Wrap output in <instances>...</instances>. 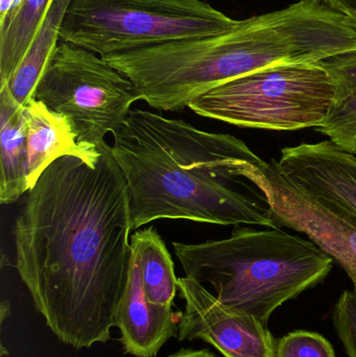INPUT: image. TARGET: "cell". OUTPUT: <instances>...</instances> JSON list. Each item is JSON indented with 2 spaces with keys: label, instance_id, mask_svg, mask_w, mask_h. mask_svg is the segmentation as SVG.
Here are the masks:
<instances>
[{
  "label": "cell",
  "instance_id": "cell-1",
  "mask_svg": "<svg viewBox=\"0 0 356 357\" xmlns=\"http://www.w3.org/2000/svg\"><path fill=\"white\" fill-rule=\"evenodd\" d=\"M131 199L111 146L98 165L63 156L27 191L13 227L17 272L59 340L111 339L129 282Z\"/></svg>",
  "mask_w": 356,
  "mask_h": 357
},
{
  "label": "cell",
  "instance_id": "cell-2",
  "mask_svg": "<svg viewBox=\"0 0 356 357\" xmlns=\"http://www.w3.org/2000/svg\"><path fill=\"white\" fill-rule=\"evenodd\" d=\"M112 135L133 231L158 220L275 228L265 193L242 175L258 158L242 140L139 108Z\"/></svg>",
  "mask_w": 356,
  "mask_h": 357
},
{
  "label": "cell",
  "instance_id": "cell-3",
  "mask_svg": "<svg viewBox=\"0 0 356 357\" xmlns=\"http://www.w3.org/2000/svg\"><path fill=\"white\" fill-rule=\"evenodd\" d=\"M173 245L185 277L265 326L279 306L323 281L334 261L314 241L277 228L238 225L225 239Z\"/></svg>",
  "mask_w": 356,
  "mask_h": 357
},
{
  "label": "cell",
  "instance_id": "cell-4",
  "mask_svg": "<svg viewBox=\"0 0 356 357\" xmlns=\"http://www.w3.org/2000/svg\"><path fill=\"white\" fill-rule=\"evenodd\" d=\"M238 23L202 0H71L60 39L106 56L225 33Z\"/></svg>",
  "mask_w": 356,
  "mask_h": 357
},
{
  "label": "cell",
  "instance_id": "cell-5",
  "mask_svg": "<svg viewBox=\"0 0 356 357\" xmlns=\"http://www.w3.org/2000/svg\"><path fill=\"white\" fill-rule=\"evenodd\" d=\"M338 100V85L321 65L261 69L213 88L188 108L203 117L271 131L319 128Z\"/></svg>",
  "mask_w": 356,
  "mask_h": 357
},
{
  "label": "cell",
  "instance_id": "cell-6",
  "mask_svg": "<svg viewBox=\"0 0 356 357\" xmlns=\"http://www.w3.org/2000/svg\"><path fill=\"white\" fill-rule=\"evenodd\" d=\"M33 100L65 117L77 142L100 149L142 100L134 84L98 54L61 41L52 54Z\"/></svg>",
  "mask_w": 356,
  "mask_h": 357
},
{
  "label": "cell",
  "instance_id": "cell-7",
  "mask_svg": "<svg viewBox=\"0 0 356 357\" xmlns=\"http://www.w3.org/2000/svg\"><path fill=\"white\" fill-rule=\"evenodd\" d=\"M242 174L265 193L275 228L304 233L344 268L356 295V214L303 188L276 160L248 161Z\"/></svg>",
  "mask_w": 356,
  "mask_h": 357
},
{
  "label": "cell",
  "instance_id": "cell-8",
  "mask_svg": "<svg viewBox=\"0 0 356 357\" xmlns=\"http://www.w3.org/2000/svg\"><path fill=\"white\" fill-rule=\"evenodd\" d=\"M178 291L185 302L179 341L202 340L224 357H276L277 342L263 323L223 305L187 277L178 278Z\"/></svg>",
  "mask_w": 356,
  "mask_h": 357
},
{
  "label": "cell",
  "instance_id": "cell-9",
  "mask_svg": "<svg viewBox=\"0 0 356 357\" xmlns=\"http://www.w3.org/2000/svg\"><path fill=\"white\" fill-rule=\"evenodd\" d=\"M278 167L309 192L356 214V155L332 140L300 144L281 151Z\"/></svg>",
  "mask_w": 356,
  "mask_h": 357
},
{
  "label": "cell",
  "instance_id": "cell-10",
  "mask_svg": "<svg viewBox=\"0 0 356 357\" xmlns=\"http://www.w3.org/2000/svg\"><path fill=\"white\" fill-rule=\"evenodd\" d=\"M181 312L153 305L142 287L139 260L132 250L129 282L115 314L123 349L136 357H155L171 337H178Z\"/></svg>",
  "mask_w": 356,
  "mask_h": 357
},
{
  "label": "cell",
  "instance_id": "cell-11",
  "mask_svg": "<svg viewBox=\"0 0 356 357\" xmlns=\"http://www.w3.org/2000/svg\"><path fill=\"white\" fill-rule=\"evenodd\" d=\"M27 135V180L29 189L56 159L75 156L92 167L98 165L100 148L83 146L77 142L65 117L50 111L45 105L31 100L24 108Z\"/></svg>",
  "mask_w": 356,
  "mask_h": 357
},
{
  "label": "cell",
  "instance_id": "cell-12",
  "mask_svg": "<svg viewBox=\"0 0 356 357\" xmlns=\"http://www.w3.org/2000/svg\"><path fill=\"white\" fill-rule=\"evenodd\" d=\"M25 107L0 86V202L14 204L29 190Z\"/></svg>",
  "mask_w": 356,
  "mask_h": 357
},
{
  "label": "cell",
  "instance_id": "cell-13",
  "mask_svg": "<svg viewBox=\"0 0 356 357\" xmlns=\"http://www.w3.org/2000/svg\"><path fill=\"white\" fill-rule=\"evenodd\" d=\"M70 1L52 0L20 64L13 73L10 81L0 85L6 86L15 100L22 107H26L33 100L38 83L56 46L60 43L61 27Z\"/></svg>",
  "mask_w": 356,
  "mask_h": 357
},
{
  "label": "cell",
  "instance_id": "cell-14",
  "mask_svg": "<svg viewBox=\"0 0 356 357\" xmlns=\"http://www.w3.org/2000/svg\"><path fill=\"white\" fill-rule=\"evenodd\" d=\"M131 248L139 260L142 287L146 300L153 305L173 307L178 291L171 254L156 229L136 230Z\"/></svg>",
  "mask_w": 356,
  "mask_h": 357
},
{
  "label": "cell",
  "instance_id": "cell-15",
  "mask_svg": "<svg viewBox=\"0 0 356 357\" xmlns=\"http://www.w3.org/2000/svg\"><path fill=\"white\" fill-rule=\"evenodd\" d=\"M52 0H22L0 24V85L10 81Z\"/></svg>",
  "mask_w": 356,
  "mask_h": 357
},
{
  "label": "cell",
  "instance_id": "cell-16",
  "mask_svg": "<svg viewBox=\"0 0 356 357\" xmlns=\"http://www.w3.org/2000/svg\"><path fill=\"white\" fill-rule=\"evenodd\" d=\"M316 130L343 150L356 155V90L338 100Z\"/></svg>",
  "mask_w": 356,
  "mask_h": 357
},
{
  "label": "cell",
  "instance_id": "cell-17",
  "mask_svg": "<svg viewBox=\"0 0 356 357\" xmlns=\"http://www.w3.org/2000/svg\"><path fill=\"white\" fill-rule=\"evenodd\" d=\"M276 357H336L332 344L317 333L297 331L276 345Z\"/></svg>",
  "mask_w": 356,
  "mask_h": 357
},
{
  "label": "cell",
  "instance_id": "cell-18",
  "mask_svg": "<svg viewBox=\"0 0 356 357\" xmlns=\"http://www.w3.org/2000/svg\"><path fill=\"white\" fill-rule=\"evenodd\" d=\"M334 328L348 357H356V295L345 291L334 306Z\"/></svg>",
  "mask_w": 356,
  "mask_h": 357
},
{
  "label": "cell",
  "instance_id": "cell-19",
  "mask_svg": "<svg viewBox=\"0 0 356 357\" xmlns=\"http://www.w3.org/2000/svg\"><path fill=\"white\" fill-rule=\"evenodd\" d=\"M338 85V100L346 98L356 90V50L336 54L319 61Z\"/></svg>",
  "mask_w": 356,
  "mask_h": 357
},
{
  "label": "cell",
  "instance_id": "cell-20",
  "mask_svg": "<svg viewBox=\"0 0 356 357\" xmlns=\"http://www.w3.org/2000/svg\"><path fill=\"white\" fill-rule=\"evenodd\" d=\"M22 0H0V24L20 6Z\"/></svg>",
  "mask_w": 356,
  "mask_h": 357
},
{
  "label": "cell",
  "instance_id": "cell-21",
  "mask_svg": "<svg viewBox=\"0 0 356 357\" xmlns=\"http://www.w3.org/2000/svg\"><path fill=\"white\" fill-rule=\"evenodd\" d=\"M325 1L343 14L350 10H356V0H325Z\"/></svg>",
  "mask_w": 356,
  "mask_h": 357
},
{
  "label": "cell",
  "instance_id": "cell-22",
  "mask_svg": "<svg viewBox=\"0 0 356 357\" xmlns=\"http://www.w3.org/2000/svg\"><path fill=\"white\" fill-rule=\"evenodd\" d=\"M169 357H215L208 351L207 349L203 350H192V349H182L181 351L177 354H171Z\"/></svg>",
  "mask_w": 356,
  "mask_h": 357
},
{
  "label": "cell",
  "instance_id": "cell-23",
  "mask_svg": "<svg viewBox=\"0 0 356 357\" xmlns=\"http://www.w3.org/2000/svg\"><path fill=\"white\" fill-rule=\"evenodd\" d=\"M0 307H1L0 308V321H1V323H3V321L10 316V302L2 301Z\"/></svg>",
  "mask_w": 356,
  "mask_h": 357
},
{
  "label": "cell",
  "instance_id": "cell-24",
  "mask_svg": "<svg viewBox=\"0 0 356 357\" xmlns=\"http://www.w3.org/2000/svg\"><path fill=\"white\" fill-rule=\"evenodd\" d=\"M345 15H347L353 21L356 26V10H350V12L345 13Z\"/></svg>",
  "mask_w": 356,
  "mask_h": 357
}]
</instances>
